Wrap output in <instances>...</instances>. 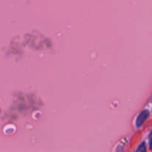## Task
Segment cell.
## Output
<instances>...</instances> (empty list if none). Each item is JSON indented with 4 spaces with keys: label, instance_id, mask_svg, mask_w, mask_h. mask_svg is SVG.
<instances>
[{
    "label": "cell",
    "instance_id": "cell-2",
    "mask_svg": "<svg viewBox=\"0 0 152 152\" xmlns=\"http://www.w3.org/2000/svg\"><path fill=\"white\" fill-rule=\"evenodd\" d=\"M146 151V146H145V142H142L140 145H139L137 148V151Z\"/></svg>",
    "mask_w": 152,
    "mask_h": 152
},
{
    "label": "cell",
    "instance_id": "cell-1",
    "mask_svg": "<svg viewBox=\"0 0 152 152\" xmlns=\"http://www.w3.org/2000/svg\"><path fill=\"white\" fill-rule=\"evenodd\" d=\"M148 116H149V111H148V110H144V111H142V112L138 115L137 118V127L140 128L141 126H142V124L145 123V120L148 119Z\"/></svg>",
    "mask_w": 152,
    "mask_h": 152
},
{
    "label": "cell",
    "instance_id": "cell-3",
    "mask_svg": "<svg viewBox=\"0 0 152 152\" xmlns=\"http://www.w3.org/2000/svg\"><path fill=\"white\" fill-rule=\"evenodd\" d=\"M149 145H150V148H152V130L149 134Z\"/></svg>",
    "mask_w": 152,
    "mask_h": 152
}]
</instances>
